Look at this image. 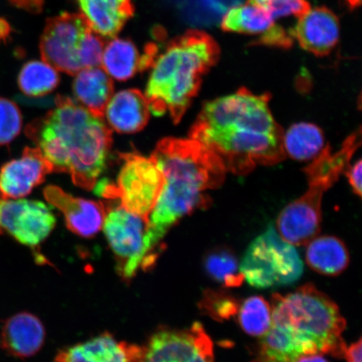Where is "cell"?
<instances>
[{
    "label": "cell",
    "mask_w": 362,
    "mask_h": 362,
    "mask_svg": "<svg viewBox=\"0 0 362 362\" xmlns=\"http://www.w3.org/2000/svg\"><path fill=\"white\" fill-rule=\"evenodd\" d=\"M240 327L249 336L262 337L272 323L271 305L264 298L252 296L244 300L238 312Z\"/></svg>",
    "instance_id": "27"
},
{
    "label": "cell",
    "mask_w": 362,
    "mask_h": 362,
    "mask_svg": "<svg viewBox=\"0 0 362 362\" xmlns=\"http://www.w3.org/2000/svg\"><path fill=\"white\" fill-rule=\"evenodd\" d=\"M275 19L264 6L248 0L233 6L221 21V29L226 33L259 36V40L274 28Z\"/></svg>",
    "instance_id": "22"
},
{
    "label": "cell",
    "mask_w": 362,
    "mask_h": 362,
    "mask_svg": "<svg viewBox=\"0 0 362 362\" xmlns=\"http://www.w3.org/2000/svg\"><path fill=\"white\" fill-rule=\"evenodd\" d=\"M52 172L53 167L42 151L27 147L21 158L6 163L0 170V194L10 199L28 196Z\"/></svg>",
    "instance_id": "13"
},
{
    "label": "cell",
    "mask_w": 362,
    "mask_h": 362,
    "mask_svg": "<svg viewBox=\"0 0 362 362\" xmlns=\"http://www.w3.org/2000/svg\"><path fill=\"white\" fill-rule=\"evenodd\" d=\"M44 196L51 205L62 212L67 228L72 233L90 238L102 229L106 212L103 203L71 197L53 185L44 189Z\"/></svg>",
    "instance_id": "15"
},
{
    "label": "cell",
    "mask_w": 362,
    "mask_h": 362,
    "mask_svg": "<svg viewBox=\"0 0 362 362\" xmlns=\"http://www.w3.org/2000/svg\"><path fill=\"white\" fill-rule=\"evenodd\" d=\"M346 175L349 181L351 187L353 192H355L357 196H361V176H362V162L361 160H357L355 164L352 165H348L345 170Z\"/></svg>",
    "instance_id": "31"
},
{
    "label": "cell",
    "mask_w": 362,
    "mask_h": 362,
    "mask_svg": "<svg viewBox=\"0 0 362 362\" xmlns=\"http://www.w3.org/2000/svg\"><path fill=\"white\" fill-rule=\"evenodd\" d=\"M345 1L348 4V6L352 8L358 7L361 4V0H345Z\"/></svg>",
    "instance_id": "35"
},
{
    "label": "cell",
    "mask_w": 362,
    "mask_h": 362,
    "mask_svg": "<svg viewBox=\"0 0 362 362\" xmlns=\"http://www.w3.org/2000/svg\"><path fill=\"white\" fill-rule=\"evenodd\" d=\"M144 348L117 341L110 334L62 351L57 362H141Z\"/></svg>",
    "instance_id": "16"
},
{
    "label": "cell",
    "mask_w": 362,
    "mask_h": 362,
    "mask_svg": "<svg viewBox=\"0 0 362 362\" xmlns=\"http://www.w3.org/2000/svg\"><path fill=\"white\" fill-rule=\"evenodd\" d=\"M272 323L252 362H296L314 354L344 356L346 320L327 294L308 284L272 296Z\"/></svg>",
    "instance_id": "3"
},
{
    "label": "cell",
    "mask_w": 362,
    "mask_h": 362,
    "mask_svg": "<svg viewBox=\"0 0 362 362\" xmlns=\"http://www.w3.org/2000/svg\"><path fill=\"white\" fill-rule=\"evenodd\" d=\"M268 94L246 88L207 103L189 131L226 172L246 175L257 166L284 160V131L270 111Z\"/></svg>",
    "instance_id": "1"
},
{
    "label": "cell",
    "mask_w": 362,
    "mask_h": 362,
    "mask_svg": "<svg viewBox=\"0 0 362 362\" xmlns=\"http://www.w3.org/2000/svg\"><path fill=\"white\" fill-rule=\"evenodd\" d=\"M307 245L306 262L316 273L337 276L349 265V252L345 243L337 237L317 236Z\"/></svg>",
    "instance_id": "21"
},
{
    "label": "cell",
    "mask_w": 362,
    "mask_h": 362,
    "mask_svg": "<svg viewBox=\"0 0 362 362\" xmlns=\"http://www.w3.org/2000/svg\"><path fill=\"white\" fill-rule=\"evenodd\" d=\"M251 1L255 2L257 4H260V6H264V4L265 2V0H251Z\"/></svg>",
    "instance_id": "36"
},
{
    "label": "cell",
    "mask_w": 362,
    "mask_h": 362,
    "mask_svg": "<svg viewBox=\"0 0 362 362\" xmlns=\"http://www.w3.org/2000/svg\"><path fill=\"white\" fill-rule=\"evenodd\" d=\"M147 223L121 205L106 208L104 233L119 262L120 274L125 279L133 277L142 267Z\"/></svg>",
    "instance_id": "10"
},
{
    "label": "cell",
    "mask_w": 362,
    "mask_h": 362,
    "mask_svg": "<svg viewBox=\"0 0 362 362\" xmlns=\"http://www.w3.org/2000/svg\"><path fill=\"white\" fill-rule=\"evenodd\" d=\"M291 33L305 51L317 57L329 55L339 42V23L334 13L325 7L310 8Z\"/></svg>",
    "instance_id": "14"
},
{
    "label": "cell",
    "mask_w": 362,
    "mask_h": 362,
    "mask_svg": "<svg viewBox=\"0 0 362 362\" xmlns=\"http://www.w3.org/2000/svg\"><path fill=\"white\" fill-rule=\"evenodd\" d=\"M20 88L31 97L52 93L59 83L57 70L44 61H31L23 66L19 75Z\"/></svg>",
    "instance_id": "26"
},
{
    "label": "cell",
    "mask_w": 362,
    "mask_h": 362,
    "mask_svg": "<svg viewBox=\"0 0 362 362\" xmlns=\"http://www.w3.org/2000/svg\"><path fill=\"white\" fill-rule=\"evenodd\" d=\"M104 42L81 13H64L49 19L40 38L43 61L57 71L76 75L100 66Z\"/></svg>",
    "instance_id": "7"
},
{
    "label": "cell",
    "mask_w": 362,
    "mask_h": 362,
    "mask_svg": "<svg viewBox=\"0 0 362 362\" xmlns=\"http://www.w3.org/2000/svg\"><path fill=\"white\" fill-rule=\"evenodd\" d=\"M149 112L146 95L139 90L129 89L112 95L104 117L108 126L116 132L134 134L146 126Z\"/></svg>",
    "instance_id": "18"
},
{
    "label": "cell",
    "mask_w": 362,
    "mask_h": 362,
    "mask_svg": "<svg viewBox=\"0 0 362 362\" xmlns=\"http://www.w3.org/2000/svg\"><path fill=\"white\" fill-rule=\"evenodd\" d=\"M25 134L53 171L69 174L81 188H94L106 168L112 141L110 127L70 98L57 96L55 107L27 126Z\"/></svg>",
    "instance_id": "4"
},
{
    "label": "cell",
    "mask_w": 362,
    "mask_h": 362,
    "mask_svg": "<svg viewBox=\"0 0 362 362\" xmlns=\"http://www.w3.org/2000/svg\"><path fill=\"white\" fill-rule=\"evenodd\" d=\"M116 183L103 180L95 185L98 196L119 200L127 211L148 221L161 192L164 177L155 161L137 153H124Z\"/></svg>",
    "instance_id": "9"
},
{
    "label": "cell",
    "mask_w": 362,
    "mask_h": 362,
    "mask_svg": "<svg viewBox=\"0 0 362 362\" xmlns=\"http://www.w3.org/2000/svg\"><path fill=\"white\" fill-rule=\"evenodd\" d=\"M296 362H329L321 354L308 355L300 357Z\"/></svg>",
    "instance_id": "34"
},
{
    "label": "cell",
    "mask_w": 362,
    "mask_h": 362,
    "mask_svg": "<svg viewBox=\"0 0 362 362\" xmlns=\"http://www.w3.org/2000/svg\"><path fill=\"white\" fill-rule=\"evenodd\" d=\"M361 144L360 129L350 135L337 152L333 153L329 146L325 147L306 167L307 191L288 204L276 221L275 229L285 242L293 246H305L318 236L324 194L346 170Z\"/></svg>",
    "instance_id": "6"
},
{
    "label": "cell",
    "mask_w": 362,
    "mask_h": 362,
    "mask_svg": "<svg viewBox=\"0 0 362 362\" xmlns=\"http://www.w3.org/2000/svg\"><path fill=\"white\" fill-rule=\"evenodd\" d=\"M361 339L358 341L353 343L349 347L346 348L344 357L347 362H361Z\"/></svg>",
    "instance_id": "32"
},
{
    "label": "cell",
    "mask_w": 362,
    "mask_h": 362,
    "mask_svg": "<svg viewBox=\"0 0 362 362\" xmlns=\"http://www.w3.org/2000/svg\"><path fill=\"white\" fill-rule=\"evenodd\" d=\"M75 76L76 98L94 115L104 119L106 107L115 89L111 76L100 66L85 68Z\"/></svg>",
    "instance_id": "20"
},
{
    "label": "cell",
    "mask_w": 362,
    "mask_h": 362,
    "mask_svg": "<svg viewBox=\"0 0 362 362\" xmlns=\"http://www.w3.org/2000/svg\"><path fill=\"white\" fill-rule=\"evenodd\" d=\"M56 223L55 216L43 202L6 198L0 194V234L7 233L35 247L51 234Z\"/></svg>",
    "instance_id": "12"
},
{
    "label": "cell",
    "mask_w": 362,
    "mask_h": 362,
    "mask_svg": "<svg viewBox=\"0 0 362 362\" xmlns=\"http://www.w3.org/2000/svg\"><path fill=\"white\" fill-rule=\"evenodd\" d=\"M141 58L132 42L113 38L104 47L101 67L111 78L127 81L142 70Z\"/></svg>",
    "instance_id": "23"
},
{
    "label": "cell",
    "mask_w": 362,
    "mask_h": 362,
    "mask_svg": "<svg viewBox=\"0 0 362 362\" xmlns=\"http://www.w3.org/2000/svg\"><path fill=\"white\" fill-rule=\"evenodd\" d=\"M264 6L274 19L294 16L300 19L311 8L307 0H265Z\"/></svg>",
    "instance_id": "30"
},
{
    "label": "cell",
    "mask_w": 362,
    "mask_h": 362,
    "mask_svg": "<svg viewBox=\"0 0 362 362\" xmlns=\"http://www.w3.org/2000/svg\"><path fill=\"white\" fill-rule=\"evenodd\" d=\"M283 143L285 155L298 161L313 160L325 148L322 131L319 127L308 123L291 126L284 133Z\"/></svg>",
    "instance_id": "24"
},
{
    "label": "cell",
    "mask_w": 362,
    "mask_h": 362,
    "mask_svg": "<svg viewBox=\"0 0 362 362\" xmlns=\"http://www.w3.org/2000/svg\"><path fill=\"white\" fill-rule=\"evenodd\" d=\"M45 336V328L37 317L23 312L11 316L4 324L0 344L8 354L25 358L40 351Z\"/></svg>",
    "instance_id": "17"
},
{
    "label": "cell",
    "mask_w": 362,
    "mask_h": 362,
    "mask_svg": "<svg viewBox=\"0 0 362 362\" xmlns=\"http://www.w3.org/2000/svg\"><path fill=\"white\" fill-rule=\"evenodd\" d=\"M21 127L19 107L8 99L0 98V146L13 141L19 135Z\"/></svg>",
    "instance_id": "29"
},
{
    "label": "cell",
    "mask_w": 362,
    "mask_h": 362,
    "mask_svg": "<svg viewBox=\"0 0 362 362\" xmlns=\"http://www.w3.org/2000/svg\"><path fill=\"white\" fill-rule=\"evenodd\" d=\"M240 269L251 286L269 288L296 282L304 272V264L296 247L280 238L270 224L248 246Z\"/></svg>",
    "instance_id": "8"
},
{
    "label": "cell",
    "mask_w": 362,
    "mask_h": 362,
    "mask_svg": "<svg viewBox=\"0 0 362 362\" xmlns=\"http://www.w3.org/2000/svg\"><path fill=\"white\" fill-rule=\"evenodd\" d=\"M204 268L210 278L226 288H238L245 281L237 257L229 248H215L208 252Z\"/></svg>",
    "instance_id": "25"
},
{
    "label": "cell",
    "mask_w": 362,
    "mask_h": 362,
    "mask_svg": "<svg viewBox=\"0 0 362 362\" xmlns=\"http://www.w3.org/2000/svg\"><path fill=\"white\" fill-rule=\"evenodd\" d=\"M220 54L214 38L202 30H189L171 40L151 66L146 97L153 115L168 112L178 124Z\"/></svg>",
    "instance_id": "5"
},
{
    "label": "cell",
    "mask_w": 362,
    "mask_h": 362,
    "mask_svg": "<svg viewBox=\"0 0 362 362\" xmlns=\"http://www.w3.org/2000/svg\"><path fill=\"white\" fill-rule=\"evenodd\" d=\"M81 15L101 37L115 38L131 17L132 0H76Z\"/></svg>",
    "instance_id": "19"
},
{
    "label": "cell",
    "mask_w": 362,
    "mask_h": 362,
    "mask_svg": "<svg viewBox=\"0 0 362 362\" xmlns=\"http://www.w3.org/2000/svg\"><path fill=\"white\" fill-rule=\"evenodd\" d=\"M141 362H214V343L203 325L162 329L144 348Z\"/></svg>",
    "instance_id": "11"
},
{
    "label": "cell",
    "mask_w": 362,
    "mask_h": 362,
    "mask_svg": "<svg viewBox=\"0 0 362 362\" xmlns=\"http://www.w3.org/2000/svg\"><path fill=\"white\" fill-rule=\"evenodd\" d=\"M240 304L228 294L206 291L203 294L200 309L217 321L228 320L238 315Z\"/></svg>",
    "instance_id": "28"
},
{
    "label": "cell",
    "mask_w": 362,
    "mask_h": 362,
    "mask_svg": "<svg viewBox=\"0 0 362 362\" xmlns=\"http://www.w3.org/2000/svg\"><path fill=\"white\" fill-rule=\"evenodd\" d=\"M13 4L25 10H33L36 6H39L40 0H10Z\"/></svg>",
    "instance_id": "33"
},
{
    "label": "cell",
    "mask_w": 362,
    "mask_h": 362,
    "mask_svg": "<svg viewBox=\"0 0 362 362\" xmlns=\"http://www.w3.org/2000/svg\"><path fill=\"white\" fill-rule=\"evenodd\" d=\"M151 158L164 183L148 216L142 269L156 260L155 251L172 226L194 211L207 207L208 192L221 187L228 173L218 158L192 139H162Z\"/></svg>",
    "instance_id": "2"
}]
</instances>
